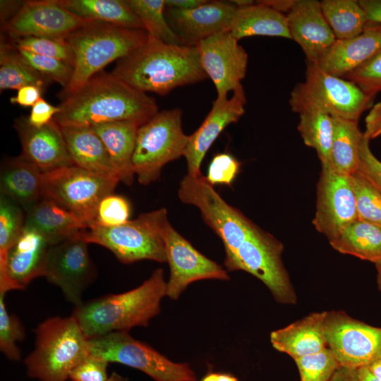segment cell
<instances>
[{
  "mask_svg": "<svg viewBox=\"0 0 381 381\" xmlns=\"http://www.w3.org/2000/svg\"><path fill=\"white\" fill-rule=\"evenodd\" d=\"M237 7L220 1H207L190 10L165 6L167 20L185 45L196 46L216 34L230 31Z\"/></svg>",
  "mask_w": 381,
  "mask_h": 381,
  "instance_id": "21",
  "label": "cell"
},
{
  "mask_svg": "<svg viewBox=\"0 0 381 381\" xmlns=\"http://www.w3.org/2000/svg\"><path fill=\"white\" fill-rule=\"evenodd\" d=\"M286 16L291 40L301 47L307 62L318 64L337 40L323 15L320 1L296 0Z\"/></svg>",
  "mask_w": 381,
  "mask_h": 381,
  "instance_id": "23",
  "label": "cell"
},
{
  "mask_svg": "<svg viewBox=\"0 0 381 381\" xmlns=\"http://www.w3.org/2000/svg\"><path fill=\"white\" fill-rule=\"evenodd\" d=\"M181 116L179 108L162 110L138 128L132 166L140 184L155 181L166 164L183 156L189 135L182 130Z\"/></svg>",
  "mask_w": 381,
  "mask_h": 381,
  "instance_id": "8",
  "label": "cell"
},
{
  "mask_svg": "<svg viewBox=\"0 0 381 381\" xmlns=\"http://www.w3.org/2000/svg\"><path fill=\"white\" fill-rule=\"evenodd\" d=\"M23 59L42 75L56 82L65 89L68 87L73 74V67L57 59L47 57L17 48Z\"/></svg>",
  "mask_w": 381,
  "mask_h": 381,
  "instance_id": "44",
  "label": "cell"
},
{
  "mask_svg": "<svg viewBox=\"0 0 381 381\" xmlns=\"http://www.w3.org/2000/svg\"><path fill=\"white\" fill-rule=\"evenodd\" d=\"M147 32L94 21L64 38L74 57L73 74L60 96L75 91L104 67L122 59L144 44Z\"/></svg>",
  "mask_w": 381,
  "mask_h": 381,
  "instance_id": "4",
  "label": "cell"
},
{
  "mask_svg": "<svg viewBox=\"0 0 381 381\" xmlns=\"http://www.w3.org/2000/svg\"><path fill=\"white\" fill-rule=\"evenodd\" d=\"M107 381H128V379L115 372H113L109 377Z\"/></svg>",
  "mask_w": 381,
  "mask_h": 381,
  "instance_id": "61",
  "label": "cell"
},
{
  "mask_svg": "<svg viewBox=\"0 0 381 381\" xmlns=\"http://www.w3.org/2000/svg\"><path fill=\"white\" fill-rule=\"evenodd\" d=\"M140 123L122 121L90 127L103 142L120 181L132 184L135 176L132 159Z\"/></svg>",
  "mask_w": 381,
  "mask_h": 381,
  "instance_id": "28",
  "label": "cell"
},
{
  "mask_svg": "<svg viewBox=\"0 0 381 381\" xmlns=\"http://www.w3.org/2000/svg\"><path fill=\"white\" fill-rule=\"evenodd\" d=\"M326 313L327 311L310 313L284 328L272 332L270 342L272 346L294 359L327 348L324 329Z\"/></svg>",
  "mask_w": 381,
  "mask_h": 381,
  "instance_id": "25",
  "label": "cell"
},
{
  "mask_svg": "<svg viewBox=\"0 0 381 381\" xmlns=\"http://www.w3.org/2000/svg\"><path fill=\"white\" fill-rule=\"evenodd\" d=\"M165 296L164 270L158 268L136 288L83 302L75 306L72 315L88 339L114 332H128L135 327H147L160 312Z\"/></svg>",
  "mask_w": 381,
  "mask_h": 381,
  "instance_id": "3",
  "label": "cell"
},
{
  "mask_svg": "<svg viewBox=\"0 0 381 381\" xmlns=\"http://www.w3.org/2000/svg\"><path fill=\"white\" fill-rule=\"evenodd\" d=\"M11 43L17 48L57 59L73 66V54L64 39L29 36L11 40Z\"/></svg>",
  "mask_w": 381,
  "mask_h": 381,
  "instance_id": "43",
  "label": "cell"
},
{
  "mask_svg": "<svg viewBox=\"0 0 381 381\" xmlns=\"http://www.w3.org/2000/svg\"><path fill=\"white\" fill-rule=\"evenodd\" d=\"M370 373L381 381V358L367 367Z\"/></svg>",
  "mask_w": 381,
  "mask_h": 381,
  "instance_id": "59",
  "label": "cell"
},
{
  "mask_svg": "<svg viewBox=\"0 0 381 381\" xmlns=\"http://www.w3.org/2000/svg\"><path fill=\"white\" fill-rule=\"evenodd\" d=\"M34 350L25 359L29 377L40 381H66L90 352L89 339L76 319L51 317L35 330Z\"/></svg>",
  "mask_w": 381,
  "mask_h": 381,
  "instance_id": "5",
  "label": "cell"
},
{
  "mask_svg": "<svg viewBox=\"0 0 381 381\" xmlns=\"http://www.w3.org/2000/svg\"><path fill=\"white\" fill-rule=\"evenodd\" d=\"M368 21L381 23V0H360Z\"/></svg>",
  "mask_w": 381,
  "mask_h": 381,
  "instance_id": "53",
  "label": "cell"
},
{
  "mask_svg": "<svg viewBox=\"0 0 381 381\" xmlns=\"http://www.w3.org/2000/svg\"><path fill=\"white\" fill-rule=\"evenodd\" d=\"M375 97L353 83L326 72L318 64L306 61L305 81L293 88L289 104L297 114L313 107L358 122L362 114L373 107Z\"/></svg>",
  "mask_w": 381,
  "mask_h": 381,
  "instance_id": "7",
  "label": "cell"
},
{
  "mask_svg": "<svg viewBox=\"0 0 381 381\" xmlns=\"http://www.w3.org/2000/svg\"><path fill=\"white\" fill-rule=\"evenodd\" d=\"M25 222V212L11 198L0 195V264L17 241Z\"/></svg>",
  "mask_w": 381,
  "mask_h": 381,
  "instance_id": "38",
  "label": "cell"
},
{
  "mask_svg": "<svg viewBox=\"0 0 381 381\" xmlns=\"http://www.w3.org/2000/svg\"><path fill=\"white\" fill-rule=\"evenodd\" d=\"M25 226L37 231L50 245L88 227L83 219L47 198H42L25 212Z\"/></svg>",
  "mask_w": 381,
  "mask_h": 381,
  "instance_id": "27",
  "label": "cell"
},
{
  "mask_svg": "<svg viewBox=\"0 0 381 381\" xmlns=\"http://www.w3.org/2000/svg\"><path fill=\"white\" fill-rule=\"evenodd\" d=\"M283 250L282 242L256 225L234 255L224 260V266L261 280L278 303L295 304L296 296L282 260Z\"/></svg>",
  "mask_w": 381,
  "mask_h": 381,
  "instance_id": "10",
  "label": "cell"
},
{
  "mask_svg": "<svg viewBox=\"0 0 381 381\" xmlns=\"http://www.w3.org/2000/svg\"><path fill=\"white\" fill-rule=\"evenodd\" d=\"M164 241L167 262L170 267L167 296L170 299H178L187 286L196 281L230 279L221 265L200 253L170 223L164 232Z\"/></svg>",
  "mask_w": 381,
  "mask_h": 381,
  "instance_id": "17",
  "label": "cell"
},
{
  "mask_svg": "<svg viewBox=\"0 0 381 381\" xmlns=\"http://www.w3.org/2000/svg\"><path fill=\"white\" fill-rule=\"evenodd\" d=\"M50 80L31 67L11 42L1 40L0 90H18L26 85H37L44 90Z\"/></svg>",
  "mask_w": 381,
  "mask_h": 381,
  "instance_id": "35",
  "label": "cell"
},
{
  "mask_svg": "<svg viewBox=\"0 0 381 381\" xmlns=\"http://www.w3.org/2000/svg\"><path fill=\"white\" fill-rule=\"evenodd\" d=\"M365 123L363 134L369 140L381 135V102L370 108L365 119Z\"/></svg>",
  "mask_w": 381,
  "mask_h": 381,
  "instance_id": "51",
  "label": "cell"
},
{
  "mask_svg": "<svg viewBox=\"0 0 381 381\" xmlns=\"http://www.w3.org/2000/svg\"><path fill=\"white\" fill-rule=\"evenodd\" d=\"M54 120L60 126H91L122 121L141 125L158 111L154 97L112 73L99 72L63 97Z\"/></svg>",
  "mask_w": 381,
  "mask_h": 381,
  "instance_id": "1",
  "label": "cell"
},
{
  "mask_svg": "<svg viewBox=\"0 0 381 381\" xmlns=\"http://www.w3.org/2000/svg\"><path fill=\"white\" fill-rule=\"evenodd\" d=\"M61 128L74 165L119 179L103 142L90 126Z\"/></svg>",
  "mask_w": 381,
  "mask_h": 381,
  "instance_id": "29",
  "label": "cell"
},
{
  "mask_svg": "<svg viewBox=\"0 0 381 381\" xmlns=\"http://www.w3.org/2000/svg\"><path fill=\"white\" fill-rule=\"evenodd\" d=\"M169 224L167 210L160 208L117 226L88 227L83 236L88 244L107 248L123 264L142 260L164 262V232Z\"/></svg>",
  "mask_w": 381,
  "mask_h": 381,
  "instance_id": "6",
  "label": "cell"
},
{
  "mask_svg": "<svg viewBox=\"0 0 381 381\" xmlns=\"http://www.w3.org/2000/svg\"><path fill=\"white\" fill-rule=\"evenodd\" d=\"M329 348L340 366L358 369L381 358V327L350 317L343 310H331L324 320Z\"/></svg>",
  "mask_w": 381,
  "mask_h": 381,
  "instance_id": "13",
  "label": "cell"
},
{
  "mask_svg": "<svg viewBox=\"0 0 381 381\" xmlns=\"http://www.w3.org/2000/svg\"><path fill=\"white\" fill-rule=\"evenodd\" d=\"M59 111V106H54L42 97L31 107L27 121L30 126L41 128L51 122Z\"/></svg>",
  "mask_w": 381,
  "mask_h": 381,
  "instance_id": "49",
  "label": "cell"
},
{
  "mask_svg": "<svg viewBox=\"0 0 381 381\" xmlns=\"http://www.w3.org/2000/svg\"><path fill=\"white\" fill-rule=\"evenodd\" d=\"M119 179L76 165L43 175V198L51 200L83 219L89 226L99 202L112 193Z\"/></svg>",
  "mask_w": 381,
  "mask_h": 381,
  "instance_id": "11",
  "label": "cell"
},
{
  "mask_svg": "<svg viewBox=\"0 0 381 381\" xmlns=\"http://www.w3.org/2000/svg\"><path fill=\"white\" fill-rule=\"evenodd\" d=\"M240 162L229 153H219L211 160L205 177L212 186H231L239 172Z\"/></svg>",
  "mask_w": 381,
  "mask_h": 381,
  "instance_id": "46",
  "label": "cell"
},
{
  "mask_svg": "<svg viewBox=\"0 0 381 381\" xmlns=\"http://www.w3.org/2000/svg\"><path fill=\"white\" fill-rule=\"evenodd\" d=\"M83 231L50 245L44 267V277L75 306L83 302L84 291L97 277Z\"/></svg>",
  "mask_w": 381,
  "mask_h": 381,
  "instance_id": "14",
  "label": "cell"
},
{
  "mask_svg": "<svg viewBox=\"0 0 381 381\" xmlns=\"http://www.w3.org/2000/svg\"><path fill=\"white\" fill-rule=\"evenodd\" d=\"M259 1L280 13L284 14L286 13L287 14L294 5L296 0H263Z\"/></svg>",
  "mask_w": 381,
  "mask_h": 381,
  "instance_id": "56",
  "label": "cell"
},
{
  "mask_svg": "<svg viewBox=\"0 0 381 381\" xmlns=\"http://www.w3.org/2000/svg\"><path fill=\"white\" fill-rule=\"evenodd\" d=\"M49 246L37 231L24 226L4 262L0 264V292L24 289L34 279L44 277Z\"/></svg>",
  "mask_w": 381,
  "mask_h": 381,
  "instance_id": "19",
  "label": "cell"
},
{
  "mask_svg": "<svg viewBox=\"0 0 381 381\" xmlns=\"http://www.w3.org/2000/svg\"><path fill=\"white\" fill-rule=\"evenodd\" d=\"M298 131L304 143L313 148L321 164H331L330 155L334 133L333 117L318 108L301 110Z\"/></svg>",
  "mask_w": 381,
  "mask_h": 381,
  "instance_id": "34",
  "label": "cell"
},
{
  "mask_svg": "<svg viewBox=\"0 0 381 381\" xmlns=\"http://www.w3.org/2000/svg\"><path fill=\"white\" fill-rule=\"evenodd\" d=\"M44 90L37 85H26L17 90L15 96L10 98L13 104H18L23 107H32L42 98Z\"/></svg>",
  "mask_w": 381,
  "mask_h": 381,
  "instance_id": "50",
  "label": "cell"
},
{
  "mask_svg": "<svg viewBox=\"0 0 381 381\" xmlns=\"http://www.w3.org/2000/svg\"><path fill=\"white\" fill-rule=\"evenodd\" d=\"M131 212V204L125 197L109 193L99 202L88 227H114L123 224L129 221Z\"/></svg>",
  "mask_w": 381,
  "mask_h": 381,
  "instance_id": "42",
  "label": "cell"
},
{
  "mask_svg": "<svg viewBox=\"0 0 381 381\" xmlns=\"http://www.w3.org/2000/svg\"><path fill=\"white\" fill-rule=\"evenodd\" d=\"M109 362L101 357L90 353L71 371V381H107Z\"/></svg>",
  "mask_w": 381,
  "mask_h": 381,
  "instance_id": "47",
  "label": "cell"
},
{
  "mask_svg": "<svg viewBox=\"0 0 381 381\" xmlns=\"http://www.w3.org/2000/svg\"><path fill=\"white\" fill-rule=\"evenodd\" d=\"M90 352L106 360L138 369L155 381H198L188 363H175L128 332H114L89 339Z\"/></svg>",
  "mask_w": 381,
  "mask_h": 381,
  "instance_id": "12",
  "label": "cell"
},
{
  "mask_svg": "<svg viewBox=\"0 0 381 381\" xmlns=\"http://www.w3.org/2000/svg\"><path fill=\"white\" fill-rule=\"evenodd\" d=\"M246 99L243 87L233 92L232 96L217 97L200 127L190 135L183 156L188 174L200 176V166L205 154L224 129L236 122L245 112Z\"/></svg>",
  "mask_w": 381,
  "mask_h": 381,
  "instance_id": "20",
  "label": "cell"
},
{
  "mask_svg": "<svg viewBox=\"0 0 381 381\" xmlns=\"http://www.w3.org/2000/svg\"><path fill=\"white\" fill-rule=\"evenodd\" d=\"M329 381H358V369L339 366Z\"/></svg>",
  "mask_w": 381,
  "mask_h": 381,
  "instance_id": "54",
  "label": "cell"
},
{
  "mask_svg": "<svg viewBox=\"0 0 381 381\" xmlns=\"http://www.w3.org/2000/svg\"><path fill=\"white\" fill-rule=\"evenodd\" d=\"M377 270V283L378 289L381 291V262L375 264Z\"/></svg>",
  "mask_w": 381,
  "mask_h": 381,
  "instance_id": "62",
  "label": "cell"
},
{
  "mask_svg": "<svg viewBox=\"0 0 381 381\" xmlns=\"http://www.w3.org/2000/svg\"><path fill=\"white\" fill-rule=\"evenodd\" d=\"M23 1H0V18L1 28L4 27L20 9Z\"/></svg>",
  "mask_w": 381,
  "mask_h": 381,
  "instance_id": "52",
  "label": "cell"
},
{
  "mask_svg": "<svg viewBox=\"0 0 381 381\" xmlns=\"http://www.w3.org/2000/svg\"><path fill=\"white\" fill-rule=\"evenodd\" d=\"M380 51L381 23L368 21L360 35L347 40H336L318 64L326 72L344 78Z\"/></svg>",
  "mask_w": 381,
  "mask_h": 381,
  "instance_id": "24",
  "label": "cell"
},
{
  "mask_svg": "<svg viewBox=\"0 0 381 381\" xmlns=\"http://www.w3.org/2000/svg\"><path fill=\"white\" fill-rule=\"evenodd\" d=\"M238 41L230 31H226L196 45L202 67L213 82L219 97L243 87L241 80L246 76L248 56Z\"/></svg>",
  "mask_w": 381,
  "mask_h": 381,
  "instance_id": "18",
  "label": "cell"
},
{
  "mask_svg": "<svg viewBox=\"0 0 381 381\" xmlns=\"http://www.w3.org/2000/svg\"><path fill=\"white\" fill-rule=\"evenodd\" d=\"M370 140L363 137L360 150V163L357 171L363 175L381 193V162L373 155Z\"/></svg>",
  "mask_w": 381,
  "mask_h": 381,
  "instance_id": "48",
  "label": "cell"
},
{
  "mask_svg": "<svg viewBox=\"0 0 381 381\" xmlns=\"http://www.w3.org/2000/svg\"><path fill=\"white\" fill-rule=\"evenodd\" d=\"M358 219L381 229V193L361 173L351 175Z\"/></svg>",
  "mask_w": 381,
  "mask_h": 381,
  "instance_id": "39",
  "label": "cell"
},
{
  "mask_svg": "<svg viewBox=\"0 0 381 381\" xmlns=\"http://www.w3.org/2000/svg\"><path fill=\"white\" fill-rule=\"evenodd\" d=\"M356 219V200L351 176L338 173L331 164H321L313 219L315 229L329 241Z\"/></svg>",
  "mask_w": 381,
  "mask_h": 381,
  "instance_id": "15",
  "label": "cell"
},
{
  "mask_svg": "<svg viewBox=\"0 0 381 381\" xmlns=\"http://www.w3.org/2000/svg\"><path fill=\"white\" fill-rule=\"evenodd\" d=\"M111 73L138 90L159 95L207 78L197 46L167 44L149 35L144 44L117 61Z\"/></svg>",
  "mask_w": 381,
  "mask_h": 381,
  "instance_id": "2",
  "label": "cell"
},
{
  "mask_svg": "<svg viewBox=\"0 0 381 381\" xmlns=\"http://www.w3.org/2000/svg\"><path fill=\"white\" fill-rule=\"evenodd\" d=\"M229 2L235 5L237 8L246 7L255 4L253 1L250 0H234Z\"/></svg>",
  "mask_w": 381,
  "mask_h": 381,
  "instance_id": "60",
  "label": "cell"
},
{
  "mask_svg": "<svg viewBox=\"0 0 381 381\" xmlns=\"http://www.w3.org/2000/svg\"><path fill=\"white\" fill-rule=\"evenodd\" d=\"M58 1L63 7L80 18L125 28L145 30L126 0Z\"/></svg>",
  "mask_w": 381,
  "mask_h": 381,
  "instance_id": "31",
  "label": "cell"
},
{
  "mask_svg": "<svg viewBox=\"0 0 381 381\" xmlns=\"http://www.w3.org/2000/svg\"><path fill=\"white\" fill-rule=\"evenodd\" d=\"M207 1L205 0H164L166 7L179 10L193 9Z\"/></svg>",
  "mask_w": 381,
  "mask_h": 381,
  "instance_id": "55",
  "label": "cell"
},
{
  "mask_svg": "<svg viewBox=\"0 0 381 381\" xmlns=\"http://www.w3.org/2000/svg\"><path fill=\"white\" fill-rule=\"evenodd\" d=\"M94 20L80 18L63 7L58 0H30L1 29L11 40L35 36L64 39Z\"/></svg>",
  "mask_w": 381,
  "mask_h": 381,
  "instance_id": "16",
  "label": "cell"
},
{
  "mask_svg": "<svg viewBox=\"0 0 381 381\" xmlns=\"http://www.w3.org/2000/svg\"><path fill=\"white\" fill-rule=\"evenodd\" d=\"M358 381H380L373 376L367 367H362L358 369Z\"/></svg>",
  "mask_w": 381,
  "mask_h": 381,
  "instance_id": "58",
  "label": "cell"
},
{
  "mask_svg": "<svg viewBox=\"0 0 381 381\" xmlns=\"http://www.w3.org/2000/svg\"><path fill=\"white\" fill-rule=\"evenodd\" d=\"M294 360L299 371L301 381H329L340 366L329 348Z\"/></svg>",
  "mask_w": 381,
  "mask_h": 381,
  "instance_id": "41",
  "label": "cell"
},
{
  "mask_svg": "<svg viewBox=\"0 0 381 381\" xmlns=\"http://www.w3.org/2000/svg\"><path fill=\"white\" fill-rule=\"evenodd\" d=\"M320 5L337 40H347L360 35L368 22L358 1L322 0Z\"/></svg>",
  "mask_w": 381,
  "mask_h": 381,
  "instance_id": "36",
  "label": "cell"
},
{
  "mask_svg": "<svg viewBox=\"0 0 381 381\" xmlns=\"http://www.w3.org/2000/svg\"><path fill=\"white\" fill-rule=\"evenodd\" d=\"M201 381H238V379L227 373H209Z\"/></svg>",
  "mask_w": 381,
  "mask_h": 381,
  "instance_id": "57",
  "label": "cell"
},
{
  "mask_svg": "<svg viewBox=\"0 0 381 381\" xmlns=\"http://www.w3.org/2000/svg\"><path fill=\"white\" fill-rule=\"evenodd\" d=\"M344 78L353 83L365 92L375 96L381 92V51Z\"/></svg>",
  "mask_w": 381,
  "mask_h": 381,
  "instance_id": "45",
  "label": "cell"
},
{
  "mask_svg": "<svg viewBox=\"0 0 381 381\" xmlns=\"http://www.w3.org/2000/svg\"><path fill=\"white\" fill-rule=\"evenodd\" d=\"M149 36L171 44L185 45L170 27L164 0H126Z\"/></svg>",
  "mask_w": 381,
  "mask_h": 381,
  "instance_id": "37",
  "label": "cell"
},
{
  "mask_svg": "<svg viewBox=\"0 0 381 381\" xmlns=\"http://www.w3.org/2000/svg\"><path fill=\"white\" fill-rule=\"evenodd\" d=\"M256 2L236 8L230 29L231 35L237 40L251 36L291 39L286 15L259 1Z\"/></svg>",
  "mask_w": 381,
  "mask_h": 381,
  "instance_id": "30",
  "label": "cell"
},
{
  "mask_svg": "<svg viewBox=\"0 0 381 381\" xmlns=\"http://www.w3.org/2000/svg\"><path fill=\"white\" fill-rule=\"evenodd\" d=\"M13 127L21 143V155L43 174L74 165L61 128L54 119L36 128L28 123L27 117L21 116L15 120Z\"/></svg>",
  "mask_w": 381,
  "mask_h": 381,
  "instance_id": "22",
  "label": "cell"
},
{
  "mask_svg": "<svg viewBox=\"0 0 381 381\" xmlns=\"http://www.w3.org/2000/svg\"><path fill=\"white\" fill-rule=\"evenodd\" d=\"M5 294L0 292V350L8 359L18 361L21 352L16 344L25 338V331L19 319L8 312Z\"/></svg>",
  "mask_w": 381,
  "mask_h": 381,
  "instance_id": "40",
  "label": "cell"
},
{
  "mask_svg": "<svg viewBox=\"0 0 381 381\" xmlns=\"http://www.w3.org/2000/svg\"><path fill=\"white\" fill-rule=\"evenodd\" d=\"M334 133L330 162L338 173L351 176L358 169L360 150L364 134L358 122L332 116Z\"/></svg>",
  "mask_w": 381,
  "mask_h": 381,
  "instance_id": "33",
  "label": "cell"
},
{
  "mask_svg": "<svg viewBox=\"0 0 381 381\" xmlns=\"http://www.w3.org/2000/svg\"><path fill=\"white\" fill-rule=\"evenodd\" d=\"M329 242L341 253L375 264L381 262V229L369 222L358 219Z\"/></svg>",
  "mask_w": 381,
  "mask_h": 381,
  "instance_id": "32",
  "label": "cell"
},
{
  "mask_svg": "<svg viewBox=\"0 0 381 381\" xmlns=\"http://www.w3.org/2000/svg\"><path fill=\"white\" fill-rule=\"evenodd\" d=\"M44 174L22 155L5 160L1 167L0 192L26 212L43 198Z\"/></svg>",
  "mask_w": 381,
  "mask_h": 381,
  "instance_id": "26",
  "label": "cell"
},
{
  "mask_svg": "<svg viewBox=\"0 0 381 381\" xmlns=\"http://www.w3.org/2000/svg\"><path fill=\"white\" fill-rule=\"evenodd\" d=\"M180 200L195 206L205 222L223 242L225 259L233 257L256 225L229 205L202 175L186 174L181 181Z\"/></svg>",
  "mask_w": 381,
  "mask_h": 381,
  "instance_id": "9",
  "label": "cell"
}]
</instances>
